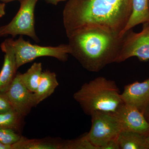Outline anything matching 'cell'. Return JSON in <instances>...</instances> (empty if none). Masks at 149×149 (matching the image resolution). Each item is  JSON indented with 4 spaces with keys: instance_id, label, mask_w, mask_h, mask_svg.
<instances>
[{
    "instance_id": "obj_15",
    "label": "cell",
    "mask_w": 149,
    "mask_h": 149,
    "mask_svg": "<svg viewBox=\"0 0 149 149\" xmlns=\"http://www.w3.org/2000/svg\"><path fill=\"white\" fill-rule=\"evenodd\" d=\"M12 149H63V142L47 139H21L12 145Z\"/></svg>"
},
{
    "instance_id": "obj_17",
    "label": "cell",
    "mask_w": 149,
    "mask_h": 149,
    "mask_svg": "<svg viewBox=\"0 0 149 149\" xmlns=\"http://www.w3.org/2000/svg\"><path fill=\"white\" fill-rule=\"evenodd\" d=\"M24 117L13 109L0 113V128H9L19 131Z\"/></svg>"
},
{
    "instance_id": "obj_12",
    "label": "cell",
    "mask_w": 149,
    "mask_h": 149,
    "mask_svg": "<svg viewBox=\"0 0 149 149\" xmlns=\"http://www.w3.org/2000/svg\"><path fill=\"white\" fill-rule=\"evenodd\" d=\"M58 85L55 72L50 70L43 71L37 90L33 93L36 106L51 96Z\"/></svg>"
},
{
    "instance_id": "obj_8",
    "label": "cell",
    "mask_w": 149,
    "mask_h": 149,
    "mask_svg": "<svg viewBox=\"0 0 149 149\" xmlns=\"http://www.w3.org/2000/svg\"><path fill=\"white\" fill-rule=\"evenodd\" d=\"M13 109L22 116H26L32 108L36 107L34 93L30 92L22 81L17 73L5 92Z\"/></svg>"
},
{
    "instance_id": "obj_2",
    "label": "cell",
    "mask_w": 149,
    "mask_h": 149,
    "mask_svg": "<svg viewBox=\"0 0 149 149\" xmlns=\"http://www.w3.org/2000/svg\"><path fill=\"white\" fill-rule=\"evenodd\" d=\"M124 36L99 28L80 30L68 37L70 54L88 71L98 72L115 62Z\"/></svg>"
},
{
    "instance_id": "obj_19",
    "label": "cell",
    "mask_w": 149,
    "mask_h": 149,
    "mask_svg": "<svg viewBox=\"0 0 149 149\" xmlns=\"http://www.w3.org/2000/svg\"><path fill=\"white\" fill-rule=\"evenodd\" d=\"M22 136L15 130L9 128H0V142L12 146L18 142Z\"/></svg>"
},
{
    "instance_id": "obj_13",
    "label": "cell",
    "mask_w": 149,
    "mask_h": 149,
    "mask_svg": "<svg viewBox=\"0 0 149 149\" xmlns=\"http://www.w3.org/2000/svg\"><path fill=\"white\" fill-rule=\"evenodd\" d=\"M149 0H132V11L128 23L120 36L138 24L149 22Z\"/></svg>"
},
{
    "instance_id": "obj_27",
    "label": "cell",
    "mask_w": 149,
    "mask_h": 149,
    "mask_svg": "<svg viewBox=\"0 0 149 149\" xmlns=\"http://www.w3.org/2000/svg\"><path fill=\"white\" fill-rule=\"evenodd\" d=\"M148 6H149V2H148Z\"/></svg>"
},
{
    "instance_id": "obj_9",
    "label": "cell",
    "mask_w": 149,
    "mask_h": 149,
    "mask_svg": "<svg viewBox=\"0 0 149 149\" xmlns=\"http://www.w3.org/2000/svg\"><path fill=\"white\" fill-rule=\"evenodd\" d=\"M113 113L122 130L133 131L145 136L149 133V123L143 113L136 108L123 104Z\"/></svg>"
},
{
    "instance_id": "obj_23",
    "label": "cell",
    "mask_w": 149,
    "mask_h": 149,
    "mask_svg": "<svg viewBox=\"0 0 149 149\" xmlns=\"http://www.w3.org/2000/svg\"><path fill=\"white\" fill-rule=\"evenodd\" d=\"M45 1L49 3L52 4L54 5H57L60 2L64 1L65 0H45Z\"/></svg>"
},
{
    "instance_id": "obj_16",
    "label": "cell",
    "mask_w": 149,
    "mask_h": 149,
    "mask_svg": "<svg viewBox=\"0 0 149 149\" xmlns=\"http://www.w3.org/2000/svg\"><path fill=\"white\" fill-rule=\"evenodd\" d=\"M42 72V63H35L25 73H20L22 83L30 92L37 90Z\"/></svg>"
},
{
    "instance_id": "obj_24",
    "label": "cell",
    "mask_w": 149,
    "mask_h": 149,
    "mask_svg": "<svg viewBox=\"0 0 149 149\" xmlns=\"http://www.w3.org/2000/svg\"><path fill=\"white\" fill-rule=\"evenodd\" d=\"M0 149H12L11 146L5 145L0 142Z\"/></svg>"
},
{
    "instance_id": "obj_1",
    "label": "cell",
    "mask_w": 149,
    "mask_h": 149,
    "mask_svg": "<svg viewBox=\"0 0 149 149\" xmlns=\"http://www.w3.org/2000/svg\"><path fill=\"white\" fill-rule=\"evenodd\" d=\"M132 11V0H69L63 13L68 37L83 29L99 28L120 35Z\"/></svg>"
},
{
    "instance_id": "obj_20",
    "label": "cell",
    "mask_w": 149,
    "mask_h": 149,
    "mask_svg": "<svg viewBox=\"0 0 149 149\" xmlns=\"http://www.w3.org/2000/svg\"><path fill=\"white\" fill-rule=\"evenodd\" d=\"M12 109V107L5 92H0V113Z\"/></svg>"
},
{
    "instance_id": "obj_5",
    "label": "cell",
    "mask_w": 149,
    "mask_h": 149,
    "mask_svg": "<svg viewBox=\"0 0 149 149\" xmlns=\"http://www.w3.org/2000/svg\"><path fill=\"white\" fill-rule=\"evenodd\" d=\"M92 126L87 133L90 142L98 149L108 142L117 138L122 130L119 121L112 113L94 112L91 115Z\"/></svg>"
},
{
    "instance_id": "obj_25",
    "label": "cell",
    "mask_w": 149,
    "mask_h": 149,
    "mask_svg": "<svg viewBox=\"0 0 149 149\" xmlns=\"http://www.w3.org/2000/svg\"><path fill=\"white\" fill-rule=\"evenodd\" d=\"M0 1H1L4 3H8L9 2L14 1H19V2H21L22 1H23V0H0Z\"/></svg>"
},
{
    "instance_id": "obj_26",
    "label": "cell",
    "mask_w": 149,
    "mask_h": 149,
    "mask_svg": "<svg viewBox=\"0 0 149 149\" xmlns=\"http://www.w3.org/2000/svg\"><path fill=\"white\" fill-rule=\"evenodd\" d=\"M147 141H148V143L149 145V136L146 137Z\"/></svg>"
},
{
    "instance_id": "obj_6",
    "label": "cell",
    "mask_w": 149,
    "mask_h": 149,
    "mask_svg": "<svg viewBox=\"0 0 149 149\" xmlns=\"http://www.w3.org/2000/svg\"><path fill=\"white\" fill-rule=\"evenodd\" d=\"M39 0H23L18 12L8 24L0 27V37L11 35L29 36L36 42H40L35 28V9Z\"/></svg>"
},
{
    "instance_id": "obj_10",
    "label": "cell",
    "mask_w": 149,
    "mask_h": 149,
    "mask_svg": "<svg viewBox=\"0 0 149 149\" xmlns=\"http://www.w3.org/2000/svg\"><path fill=\"white\" fill-rule=\"evenodd\" d=\"M120 96L123 103L143 113L149 104V78L142 83L136 82L126 85Z\"/></svg>"
},
{
    "instance_id": "obj_3",
    "label": "cell",
    "mask_w": 149,
    "mask_h": 149,
    "mask_svg": "<svg viewBox=\"0 0 149 149\" xmlns=\"http://www.w3.org/2000/svg\"><path fill=\"white\" fill-rule=\"evenodd\" d=\"M73 97L90 115L96 111L114 113L124 104L115 83L103 77L83 84Z\"/></svg>"
},
{
    "instance_id": "obj_21",
    "label": "cell",
    "mask_w": 149,
    "mask_h": 149,
    "mask_svg": "<svg viewBox=\"0 0 149 149\" xmlns=\"http://www.w3.org/2000/svg\"><path fill=\"white\" fill-rule=\"evenodd\" d=\"M118 138V137H117ZM117 138L113 139L108 142L100 148V149H119L120 148L119 143Z\"/></svg>"
},
{
    "instance_id": "obj_7",
    "label": "cell",
    "mask_w": 149,
    "mask_h": 149,
    "mask_svg": "<svg viewBox=\"0 0 149 149\" xmlns=\"http://www.w3.org/2000/svg\"><path fill=\"white\" fill-rule=\"evenodd\" d=\"M143 24L141 32L135 33L130 29L125 33L115 62H122L133 56L137 57L141 61L148 60L149 22Z\"/></svg>"
},
{
    "instance_id": "obj_22",
    "label": "cell",
    "mask_w": 149,
    "mask_h": 149,
    "mask_svg": "<svg viewBox=\"0 0 149 149\" xmlns=\"http://www.w3.org/2000/svg\"><path fill=\"white\" fill-rule=\"evenodd\" d=\"M5 6L4 3H0V17L5 14Z\"/></svg>"
},
{
    "instance_id": "obj_4",
    "label": "cell",
    "mask_w": 149,
    "mask_h": 149,
    "mask_svg": "<svg viewBox=\"0 0 149 149\" xmlns=\"http://www.w3.org/2000/svg\"><path fill=\"white\" fill-rule=\"evenodd\" d=\"M14 50L17 68L30 62L40 57L50 56L61 61H66L70 51L69 45H61L57 47H44L32 45L22 36L17 40L9 39Z\"/></svg>"
},
{
    "instance_id": "obj_11",
    "label": "cell",
    "mask_w": 149,
    "mask_h": 149,
    "mask_svg": "<svg viewBox=\"0 0 149 149\" xmlns=\"http://www.w3.org/2000/svg\"><path fill=\"white\" fill-rule=\"evenodd\" d=\"M1 47L5 56L0 72V92H6L16 76L17 68L14 50L9 39L2 43Z\"/></svg>"
},
{
    "instance_id": "obj_14",
    "label": "cell",
    "mask_w": 149,
    "mask_h": 149,
    "mask_svg": "<svg viewBox=\"0 0 149 149\" xmlns=\"http://www.w3.org/2000/svg\"><path fill=\"white\" fill-rule=\"evenodd\" d=\"M117 139L120 149H149L146 137L140 133L121 130Z\"/></svg>"
},
{
    "instance_id": "obj_18",
    "label": "cell",
    "mask_w": 149,
    "mask_h": 149,
    "mask_svg": "<svg viewBox=\"0 0 149 149\" xmlns=\"http://www.w3.org/2000/svg\"><path fill=\"white\" fill-rule=\"evenodd\" d=\"M63 149H98L90 142L87 133L74 140L63 142Z\"/></svg>"
}]
</instances>
